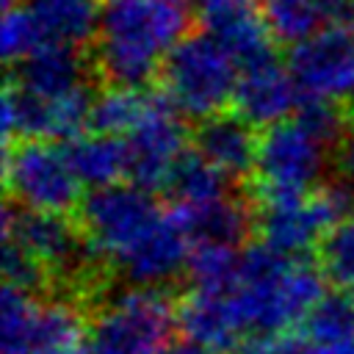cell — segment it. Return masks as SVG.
Wrapping results in <instances>:
<instances>
[{"label":"cell","mask_w":354,"mask_h":354,"mask_svg":"<svg viewBox=\"0 0 354 354\" xmlns=\"http://www.w3.org/2000/svg\"><path fill=\"white\" fill-rule=\"evenodd\" d=\"M44 41L36 19L30 17V11L25 6L8 8L3 14V58L14 66L19 61H25L30 53H36Z\"/></svg>","instance_id":"cell-27"},{"label":"cell","mask_w":354,"mask_h":354,"mask_svg":"<svg viewBox=\"0 0 354 354\" xmlns=\"http://www.w3.org/2000/svg\"><path fill=\"white\" fill-rule=\"evenodd\" d=\"M160 354H213V351L205 348V346H199V343H194V340H188V337H177Z\"/></svg>","instance_id":"cell-29"},{"label":"cell","mask_w":354,"mask_h":354,"mask_svg":"<svg viewBox=\"0 0 354 354\" xmlns=\"http://www.w3.org/2000/svg\"><path fill=\"white\" fill-rule=\"evenodd\" d=\"M348 119H351V124H348L343 141L337 144V149L332 152V158H335L337 174L354 180V105H348Z\"/></svg>","instance_id":"cell-28"},{"label":"cell","mask_w":354,"mask_h":354,"mask_svg":"<svg viewBox=\"0 0 354 354\" xmlns=\"http://www.w3.org/2000/svg\"><path fill=\"white\" fill-rule=\"evenodd\" d=\"M194 17L199 30L216 39L241 69L274 55V36L260 0H196Z\"/></svg>","instance_id":"cell-10"},{"label":"cell","mask_w":354,"mask_h":354,"mask_svg":"<svg viewBox=\"0 0 354 354\" xmlns=\"http://www.w3.org/2000/svg\"><path fill=\"white\" fill-rule=\"evenodd\" d=\"M47 44L86 47L97 39L102 0H22Z\"/></svg>","instance_id":"cell-19"},{"label":"cell","mask_w":354,"mask_h":354,"mask_svg":"<svg viewBox=\"0 0 354 354\" xmlns=\"http://www.w3.org/2000/svg\"><path fill=\"white\" fill-rule=\"evenodd\" d=\"M301 335L313 346H346L354 343V293L332 290L307 313Z\"/></svg>","instance_id":"cell-23"},{"label":"cell","mask_w":354,"mask_h":354,"mask_svg":"<svg viewBox=\"0 0 354 354\" xmlns=\"http://www.w3.org/2000/svg\"><path fill=\"white\" fill-rule=\"evenodd\" d=\"M61 147L80 185H88L91 191L116 185L122 177H127V141L119 136L83 133L80 138H72Z\"/></svg>","instance_id":"cell-20"},{"label":"cell","mask_w":354,"mask_h":354,"mask_svg":"<svg viewBox=\"0 0 354 354\" xmlns=\"http://www.w3.org/2000/svg\"><path fill=\"white\" fill-rule=\"evenodd\" d=\"M324 160L326 149L296 119H285L260 133L252 183L266 188L313 194V183L321 177Z\"/></svg>","instance_id":"cell-9"},{"label":"cell","mask_w":354,"mask_h":354,"mask_svg":"<svg viewBox=\"0 0 354 354\" xmlns=\"http://www.w3.org/2000/svg\"><path fill=\"white\" fill-rule=\"evenodd\" d=\"M232 191L235 188H232L230 177L218 166H213L205 155H199L196 149H185L174 160L166 183H163V194L171 202V207H199V205L216 202Z\"/></svg>","instance_id":"cell-21"},{"label":"cell","mask_w":354,"mask_h":354,"mask_svg":"<svg viewBox=\"0 0 354 354\" xmlns=\"http://www.w3.org/2000/svg\"><path fill=\"white\" fill-rule=\"evenodd\" d=\"M177 329L183 337L210 348L213 354H232L243 337L230 296H210L199 290L177 296Z\"/></svg>","instance_id":"cell-17"},{"label":"cell","mask_w":354,"mask_h":354,"mask_svg":"<svg viewBox=\"0 0 354 354\" xmlns=\"http://www.w3.org/2000/svg\"><path fill=\"white\" fill-rule=\"evenodd\" d=\"M17 6H22V0H3V8L8 11V8H17Z\"/></svg>","instance_id":"cell-31"},{"label":"cell","mask_w":354,"mask_h":354,"mask_svg":"<svg viewBox=\"0 0 354 354\" xmlns=\"http://www.w3.org/2000/svg\"><path fill=\"white\" fill-rule=\"evenodd\" d=\"M351 30H354V22H351Z\"/></svg>","instance_id":"cell-32"},{"label":"cell","mask_w":354,"mask_h":354,"mask_svg":"<svg viewBox=\"0 0 354 354\" xmlns=\"http://www.w3.org/2000/svg\"><path fill=\"white\" fill-rule=\"evenodd\" d=\"M185 119L160 88L152 91L147 116L127 136V180L149 194L155 188L163 191L174 160L185 152Z\"/></svg>","instance_id":"cell-8"},{"label":"cell","mask_w":354,"mask_h":354,"mask_svg":"<svg viewBox=\"0 0 354 354\" xmlns=\"http://www.w3.org/2000/svg\"><path fill=\"white\" fill-rule=\"evenodd\" d=\"M307 354H354V343H346V346H310Z\"/></svg>","instance_id":"cell-30"},{"label":"cell","mask_w":354,"mask_h":354,"mask_svg":"<svg viewBox=\"0 0 354 354\" xmlns=\"http://www.w3.org/2000/svg\"><path fill=\"white\" fill-rule=\"evenodd\" d=\"M3 180L8 199L41 213H77L80 180L75 177L64 147L53 141H17L6 147Z\"/></svg>","instance_id":"cell-5"},{"label":"cell","mask_w":354,"mask_h":354,"mask_svg":"<svg viewBox=\"0 0 354 354\" xmlns=\"http://www.w3.org/2000/svg\"><path fill=\"white\" fill-rule=\"evenodd\" d=\"M152 91L147 88H124V86H102L91 105L88 130L100 136H130L149 111Z\"/></svg>","instance_id":"cell-22"},{"label":"cell","mask_w":354,"mask_h":354,"mask_svg":"<svg viewBox=\"0 0 354 354\" xmlns=\"http://www.w3.org/2000/svg\"><path fill=\"white\" fill-rule=\"evenodd\" d=\"M315 263L326 282L337 290H354V218L324 232L315 246Z\"/></svg>","instance_id":"cell-25"},{"label":"cell","mask_w":354,"mask_h":354,"mask_svg":"<svg viewBox=\"0 0 354 354\" xmlns=\"http://www.w3.org/2000/svg\"><path fill=\"white\" fill-rule=\"evenodd\" d=\"M238 61L207 33H188L163 61L158 88L180 111L183 119L196 124L224 113L232 105L238 86Z\"/></svg>","instance_id":"cell-2"},{"label":"cell","mask_w":354,"mask_h":354,"mask_svg":"<svg viewBox=\"0 0 354 354\" xmlns=\"http://www.w3.org/2000/svg\"><path fill=\"white\" fill-rule=\"evenodd\" d=\"M299 86L288 66L277 61V55L249 64L238 75L232 111L246 119L252 127H271L285 122L301 102Z\"/></svg>","instance_id":"cell-12"},{"label":"cell","mask_w":354,"mask_h":354,"mask_svg":"<svg viewBox=\"0 0 354 354\" xmlns=\"http://www.w3.org/2000/svg\"><path fill=\"white\" fill-rule=\"evenodd\" d=\"M191 141H194V149L205 155L213 166H218L227 177H235L241 185L252 180L257 166L260 136L235 111H224L199 122L191 133Z\"/></svg>","instance_id":"cell-15"},{"label":"cell","mask_w":354,"mask_h":354,"mask_svg":"<svg viewBox=\"0 0 354 354\" xmlns=\"http://www.w3.org/2000/svg\"><path fill=\"white\" fill-rule=\"evenodd\" d=\"M268 30L279 44H299L324 28L354 22V0H260Z\"/></svg>","instance_id":"cell-18"},{"label":"cell","mask_w":354,"mask_h":354,"mask_svg":"<svg viewBox=\"0 0 354 354\" xmlns=\"http://www.w3.org/2000/svg\"><path fill=\"white\" fill-rule=\"evenodd\" d=\"M91 77L97 75L91 55L86 50L69 44H41L25 61L11 66L8 83L33 97L58 100L80 86H88Z\"/></svg>","instance_id":"cell-14"},{"label":"cell","mask_w":354,"mask_h":354,"mask_svg":"<svg viewBox=\"0 0 354 354\" xmlns=\"http://www.w3.org/2000/svg\"><path fill=\"white\" fill-rule=\"evenodd\" d=\"M296 122L326 149L335 152L337 144L343 141L351 119H348V105H337L329 100H313L304 97L296 108Z\"/></svg>","instance_id":"cell-26"},{"label":"cell","mask_w":354,"mask_h":354,"mask_svg":"<svg viewBox=\"0 0 354 354\" xmlns=\"http://www.w3.org/2000/svg\"><path fill=\"white\" fill-rule=\"evenodd\" d=\"M288 69L304 97L354 102V30L332 25L288 50Z\"/></svg>","instance_id":"cell-7"},{"label":"cell","mask_w":354,"mask_h":354,"mask_svg":"<svg viewBox=\"0 0 354 354\" xmlns=\"http://www.w3.org/2000/svg\"><path fill=\"white\" fill-rule=\"evenodd\" d=\"M191 257V241L174 221L171 210L149 230L138 243L111 260L116 277L133 282L136 288H171L180 274H185Z\"/></svg>","instance_id":"cell-11"},{"label":"cell","mask_w":354,"mask_h":354,"mask_svg":"<svg viewBox=\"0 0 354 354\" xmlns=\"http://www.w3.org/2000/svg\"><path fill=\"white\" fill-rule=\"evenodd\" d=\"M326 230H332V224L313 194L296 205L257 210V241L290 260L315 249Z\"/></svg>","instance_id":"cell-16"},{"label":"cell","mask_w":354,"mask_h":354,"mask_svg":"<svg viewBox=\"0 0 354 354\" xmlns=\"http://www.w3.org/2000/svg\"><path fill=\"white\" fill-rule=\"evenodd\" d=\"M241 252L227 246H194L185 268L191 290L210 296H230L238 288Z\"/></svg>","instance_id":"cell-24"},{"label":"cell","mask_w":354,"mask_h":354,"mask_svg":"<svg viewBox=\"0 0 354 354\" xmlns=\"http://www.w3.org/2000/svg\"><path fill=\"white\" fill-rule=\"evenodd\" d=\"M91 315L64 299H39L17 288L0 293L3 354H91Z\"/></svg>","instance_id":"cell-3"},{"label":"cell","mask_w":354,"mask_h":354,"mask_svg":"<svg viewBox=\"0 0 354 354\" xmlns=\"http://www.w3.org/2000/svg\"><path fill=\"white\" fill-rule=\"evenodd\" d=\"M163 216L166 210L152 199L149 191L133 183H116L88 191L75 213V221L80 224L83 235L108 260H113L155 230Z\"/></svg>","instance_id":"cell-6"},{"label":"cell","mask_w":354,"mask_h":354,"mask_svg":"<svg viewBox=\"0 0 354 354\" xmlns=\"http://www.w3.org/2000/svg\"><path fill=\"white\" fill-rule=\"evenodd\" d=\"M351 105H354V102H351Z\"/></svg>","instance_id":"cell-33"},{"label":"cell","mask_w":354,"mask_h":354,"mask_svg":"<svg viewBox=\"0 0 354 354\" xmlns=\"http://www.w3.org/2000/svg\"><path fill=\"white\" fill-rule=\"evenodd\" d=\"M188 0H102L91 64L102 86L147 88L188 36Z\"/></svg>","instance_id":"cell-1"},{"label":"cell","mask_w":354,"mask_h":354,"mask_svg":"<svg viewBox=\"0 0 354 354\" xmlns=\"http://www.w3.org/2000/svg\"><path fill=\"white\" fill-rule=\"evenodd\" d=\"M177 329L171 288H127L91 315V354H160Z\"/></svg>","instance_id":"cell-4"},{"label":"cell","mask_w":354,"mask_h":354,"mask_svg":"<svg viewBox=\"0 0 354 354\" xmlns=\"http://www.w3.org/2000/svg\"><path fill=\"white\" fill-rule=\"evenodd\" d=\"M171 216L191 241V249L194 246L243 249L249 238L257 235V210L241 185L232 194L199 207H171Z\"/></svg>","instance_id":"cell-13"}]
</instances>
